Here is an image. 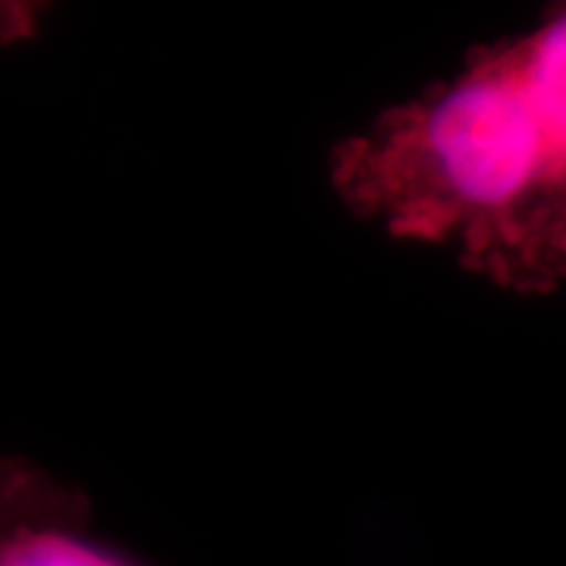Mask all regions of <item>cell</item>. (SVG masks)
<instances>
[{"instance_id": "cell-2", "label": "cell", "mask_w": 566, "mask_h": 566, "mask_svg": "<svg viewBox=\"0 0 566 566\" xmlns=\"http://www.w3.org/2000/svg\"><path fill=\"white\" fill-rule=\"evenodd\" d=\"M0 566H142L82 535L61 494L29 469L0 463Z\"/></svg>"}, {"instance_id": "cell-1", "label": "cell", "mask_w": 566, "mask_h": 566, "mask_svg": "<svg viewBox=\"0 0 566 566\" xmlns=\"http://www.w3.org/2000/svg\"><path fill=\"white\" fill-rule=\"evenodd\" d=\"M340 186L397 233L460 237L482 264L551 271L564 192V20L501 48L346 148Z\"/></svg>"}]
</instances>
